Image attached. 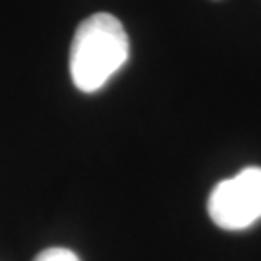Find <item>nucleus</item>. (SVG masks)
I'll use <instances>...</instances> for the list:
<instances>
[{
	"label": "nucleus",
	"mask_w": 261,
	"mask_h": 261,
	"mask_svg": "<svg viewBox=\"0 0 261 261\" xmlns=\"http://www.w3.org/2000/svg\"><path fill=\"white\" fill-rule=\"evenodd\" d=\"M130 39L118 18L97 12L85 18L70 45V75L84 93H95L128 62Z\"/></svg>",
	"instance_id": "f257e3e1"
},
{
	"label": "nucleus",
	"mask_w": 261,
	"mask_h": 261,
	"mask_svg": "<svg viewBox=\"0 0 261 261\" xmlns=\"http://www.w3.org/2000/svg\"><path fill=\"white\" fill-rule=\"evenodd\" d=\"M207 213L219 228L244 230L261 219V168L248 167L219 182L207 199Z\"/></svg>",
	"instance_id": "f03ea898"
},
{
	"label": "nucleus",
	"mask_w": 261,
	"mask_h": 261,
	"mask_svg": "<svg viewBox=\"0 0 261 261\" xmlns=\"http://www.w3.org/2000/svg\"><path fill=\"white\" fill-rule=\"evenodd\" d=\"M33 261H80V257L68 248H47Z\"/></svg>",
	"instance_id": "7ed1b4c3"
}]
</instances>
